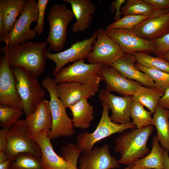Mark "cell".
Returning a JSON list of instances; mask_svg holds the SVG:
<instances>
[{
	"label": "cell",
	"instance_id": "50",
	"mask_svg": "<svg viewBox=\"0 0 169 169\" xmlns=\"http://www.w3.org/2000/svg\"><path fill=\"white\" fill-rule=\"evenodd\" d=\"M144 169H151L147 168H146L144 167Z\"/></svg>",
	"mask_w": 169,
	"mask_h": 169
},
{
	"label": "cell",
	"instance_id": "16",
	"mask_svg": "<svg viewBox=\"0 0 169 169\" xmlns=\"http://www.w3.org/2000/svg\"><path fill=\"white\" fill-rule=\"evenodd\" d=\"M100 75L101 81L106 83L105 89L107 91L116 92L123 96H132L141 85L136 81L127 79L110 66H103Z\"/></svg>",
	"mask_w": 169,
	"mask_h": 169
},
{
	"label": "cell",
	"instance_id": "8",
	"mask_svg": "<svg viewBox=\"0 0 169 169\" xmlns=\"http://www.w3.org/2000/svg\"><path fill=\"white\" fill-rule=\"evenodd\" d=\"M38 15L37 1L28 0L12 29L5 37H0V41L11 47L33 39L37 34L31 29L30 27L33 22H37Z\"/></svg>",
	"mask_w": 169,
	"mask_h": 169
},
{
	"label": "cell",
	"instance_id": "15",
	"mask_svg": "<svg viewBox=\"0 0 169 169\" xmlns=\"http://www.w3.org/2000/svg\"><path fill=\"white\" fill-rule=\"evenodd\" d=\"M0 104L18 107L23 109L22 101L17 90L14 77L7 58L4 55L0 63Z\"/></svg>",
	"mask_w": 169,
	"mask_h": 169
},
{
	"label": "cell",
	"instance_id": "9",
	"mask_svg": "<svg viewBox=\"0 0 169 169\" xmlns=\"http://www.w3.org/2000/svg\"><path fill=\"white\" fill-rule=\"evenodd\" d=\"M101 64L86 63L85 59L77 61L63 67L54 76L57 84L75 82L86 84H100V72L103 66Z\"/></svg>",
	"mask_w": 169,
	"mask_h": 169
},
{
	"label": "cell",
	"instance_id": "20",
	"mask_svg": "<svg viewBox=\"0 0 169 169\" xmlns=\"http://www.w3.org/2000/svg\"><path fill=\"white\" fill-rule=\"evenodd\" d=\"M69 3L76 21L72 25L75 33L84 32L90 27L96 8L90 0H64Z\"/></svg>",
	"mask_w": 169,
	"mask_h": 169
},
{
	"label": "cell",
	"instance_id": "49",
	"mask_svg": "<svg viewBox=\"0 0 169 169\" xmlns=\"http://www.w3.org/2000/svg\"><path fill=\"white\" fill-rule=\"evenodd\" d=\"M168 117L169 118V109L168 110Z\"/></svg>",
	"mask_w": 169,
	"mask_h": 169
},
{
	"label": "cell",
	"instance_id": "19",
	"mask_svg": "<svg viewBox=\"0 0 169 169\" xmlns=\"http://www.w3.org/2000/svg\"><path fill=\"white\" fill-rule=\"evenodd\" d=\"M136 61L133 55L125 53L110 66L114 68L128 79L136 81L144 86L155 88L154 81L146 74L135 67Z\"/></svg>",
	"mask_w": 169,
	"mask_h": 169
},
{
	"label": "cell",
	"instance_id": "42",
	"mask_svg": "<svg viewBox=\"0 0 169 169\" xmlns=\"http://www.w3.org/2000/svg\"><path fill=\"white\" fill-rule=\"evenodd\" d=\"M169 152L165 150L163 155V166L164 169H169Z\"/></svg>",
	"mask_w": 169,
	"mask_h": 169
},
{
	"label": "cell",
	"instance_id": "34",
	"mask_svg": "<svg viewBox=\"0 0 169 169\" xmlns=\"http://www.w3.org/2000/svg\"><path fill=\"white\" fill-rule=\"evenodd\" d=\"M135 67L148 75L155 83L156 88L165 91L169 88V73L161 70L144 67L136 63Z\"/></svg>",
	"mask_w": 169,
	"mask_h": 169
},
{
	"label": "cell",
	"instance_id": "30",
	"mask_svg": "<svg viewBox=\"0 0 169 169\" xmlns=\"http://www.w3.org/2000/svg\"><path fill=\"white\" fill-rule=\"evenodd\" d=\"M152 113L146 110L140 103L132 101L130 109V115L132 119V123L137 129L153 125Z\"/></svg>",
	"mask_w": 169,
	"mask_h": 169
},
{
	"label": "cell",
	"instance_id": "5",
	"mask_svg": "<svg viewBox=\"0 0 169 169\" xmlns=\"http://www.w3.org/2000/svg\"><path fill=\"white\" fill-rule=\"evenodd\" d=\"M101 103L103 107L102 115L95 130L91 133L83 131L76 138V145L82 152L91 150L95 144L113 134L123 133L126 130L136 127L132 122L124 124L113 122L109 115V109L108 105L105 102Z\"/></svg>",
	"mask_w": 169,
	"mask_h": 169
},
{
	"label": "cell",
	"instance_id": "38",
	"mask_svg": "<svg viewBox=\"0 0 169 169\" xmlns=\"http://www.w3.org/2000/svg\"><path fill=\"white\" fill-rule=\"evenodd\" d=\"M151 5L156 11L169 9V0H144Z\"/></svg>",
	"mask_w": 169,
	"mask_h": 169
},
{
	"label": "cell",
	"instance_id": "45",
	"mask_svg": "<svg viewBox=\"0 0 169 169\" xmlns=\"http://www.w3.org/2000/svg\"><path fill=\"white\" fill-rule=\"evenodd\" d=\"M11 161L8 160L2 163H0V169H9Z\"/></svg>",
	"mask_w": 169,
	"mask_h": 169
},
{
	"label": "cell",
	"instance_id": "4",
	"mask_svg": "<svg viewBox=\"0 0 169 169\" xmlns=\"http://www.w3.org/2000/svg\"><path fill=\"white\" fill-rule=\"evenodd\" d=\"M56 83L54 79L47 76L43 79L41 85L48 91L50 96L49 106L52 124L48 135L51 139L61 136H71L74 133L72 119L68 115L66 107L58 97L56 90Z\"/></svg>",
	"mask_w": 169,
	"mask_h": 169
},
{
	"label": "cell",
	"instance_id": "7",
	"mask_svg": "<svg viewBox=\"0 0 169 169\" xmlns=\"http://www.w3.org/2000/svg\"><path fill=\"white\" fill-rule=\"evenodd\" d=\"M74 17L66 5L58 3L51 7L47 16L49 30L46 40L50 49L58 52L63 49L67 27Z\"/></svg>",
	"mask_w": 169,
	"mask_h": 169
},
{
	"label": "cell",
	"instance_id": "46",
	"mask_svg": "<svg viewBox=\"0 0 169 169\" xmlns=\"http://www.w3.org/2000/svg\"><path fill=\"white\" fill-rule=\"evenodd\" d=\"M144 167L135 164L130 165V167L129 169H144Z\"/></svg>",
	"mask_w": 169,
	"mask_h": 169
},
{
	"label": "cell",
	"instance_id": "10",
	"mask_svg": "<svg viewBox=\"0 0 169 169\" xmlns=\"http://www.w3.org/2000/svg\"><path fill=\"white\" fill-rule=\"evenodd\" d=\"M96 40L87 59L89 63L110 66L122 56L124 53L120 46L99 28L96 31Z\"/></svg>",
	"mask_w": 169,
	"mask_h": 169
},
{
	"label": "cell",
	"instance_id": "36",
	"mask_svg": "<svg viewBox=\"0 0 169 169\" xmlns=\"http://www.w3.org/2000/svg\"><path fill=\"white\" fill-rule=\"evenodd\" d=\"M49 2L48 0H38L37 1L38 15L37 24L33 29L37 34L40 35L44 32V28L45 24L44 15L47 6Z\"/></svg>",
	"mask_w": 169,
	"mask_h": 169
},
{
	"label": "cell",
	"instance_id": "23",
	"mask_svg": "<svg viewBox=\"0 0 169 169\" xmlns=\"http://www.w3.org/2000/svg\"><path fill=\"white\" fill-rule=\"evenodd\" d=\"M28 0H1L3 7V36L11 31L17 20L22 13Z\"/></svg>",
	"mask_w": 169,
	"mask_h": 169
},
{
	"label": "cell",
	"instance_id": "12",
	"mask_svg": "<svg viewBox=\"0 0 169 169\" xmlns=\"http://www.w3.org/2000/svg\"><path fill=\"white\" fill-rule=\"evenodd\" d=\"M105 31L124 53L131 54L136 52L155 53L156 48L154 43L141 38L132 30L110 29L106 28Z\"/></svg>",
	"mask_w": 169,
	"mask_h": 169
},
{
	"label": "cell",
	"instance_id": "40",
	"mask_svg": "<svg viewBox=\"0 0 169 169\" xmlns=\"http://www.w3.org/2000/svg\"><path fill=\"white\" fill-rule=\"evenodd\" d=\"M9 129L2 128L0 130V151H5L7 142V135Z\"/></svg>",
	"mask_w": 169,
	"mask_h": 169
},
{
	"label": "cell",
	"instance_id": "18",
	"mask_svg": "<svg viewBox=\"0 0 169 169\" xmlns=\"http://www.w3.org/2000/svg\"><path fill=\"white\" fill-rule=\"evenodd\" d=\"M141 38L148 40L160 38L169 33V12L149 18L132 29Z\"/></svg>",
	"mask_w": 169,
	"mask_h": 169
},
{
	"label": "cell",
	"instance_id": "41",
	"mask_svg": "<svg viewBox=\"0 0 169 169\" xmlns=\"http://www.w3.org/2000/svg\"><path fill=\"white\" fill-rule=\"evenodd\" d=\"M159 105L163 109H169V88L165 91L164 95L160 99Z\"/></svg>",
	"mask_w": 169,
	"mask_h": 169
},
{
	"label": "cell",
	"instance_id": "24",
	"mask_svg": "<svg viewBox=\"0 0 169 169\" xmlns=\"http://www.w3.org/2000/svg\"><path fill=\"white\" fill-rule=\"evenodd\" d=\"M88 100L83 99L69 108L72 113V123L75 128H88L94 119L93 108Z\"/></svg>",
	"mask_w": 169,
	"mask_h": 169
},
{
	"label": "cell",
	"instance_id": "39",
	"mask_svg": "<svg viewBox=\"0 0 169 169\" xmlns=\"http://www.w3.org/2000/svg\"><path fill=\"white\" fill-rule=\"evenodd\" d=\"M125 0H116L113 1L110 6V10L111 12L115 14L114 19L115 21L120 19L121 15V8L122 5L125 3Z\"/></svg>",
	"mask_w": 169,
	"mask_h": 169
},
{
	"label": "cell",
	"instance_id": "44",
	"mask_svg": "<svg viewBox=\"0 0 169 169\" xmlns=\"http://www.w3.org/2000/svg\"><path fill=\"white\" fill-rule=\"evenodd\" d=\"M8 160V158L5 151H0V163L4 162Z\"/></svg>",
	"mask_w": 169,
	"mask_h": 169
},
{
	"label": "cell",
	"instance_id": "13",
	"mask_svg": "<svg viewBox=\"0 0 169 169\" xmlns=\"http://www.w3.org/2000/svg\"><path fill=\"white\" fill-rule=\"evenodd\" d=\"M100 84H86L75 82L58 84L56 90L58 97L66 108L84 98L94 96L99 91Z\"/></svg>",
	"mask_w": 169,
	"mask_h": 169
},
{
	"label": "cell",
	"instance_id": "35",
	"mask_svg": "<svg viewBox=\"0 0 169 169\" xmlns=\"http://www.w3.org/2000/svg\"><path fill=\"white\" fill-rule=\"evenodd\" d=\"M82 152L73 143H68L62 147L61 156L67 163L68 169H77L78 160Z\"/></svg>",
	"mask_w": 169,
	"mask_h": 169
},
{
	"label": "cell",
	"instance_id": "21",
	"mask_svg": "<svg viewBox=\"0 0 169 169\" xmlns=\"http://www.w3.org/2000/svg\"><path fill=\"white\" fill-rule=\"evenodd\" d=\"M33 138L44 131L48 132L52 128V118L49 102L43 99L38 105L34 112L25 118Z\"/></svg>",
	"mask_w": 169,
	"mask_h": 169
},
{
	"label": "cell",
	"instance_id": "6",
	"mask_svg": "<svg viewBox=\"0 0 169 169\" xmlns=\"http://www.w3.org/2000/svg\"><path fill=\"white\" fill-rule=\"evenodd\" d=\"M4 151L11 161L22 153L41 157V150L31 135L25 119H20L9 129Z\"/></svg>",
	"mask_w": 169,
	"mask_h": 169
},
{
	"label": "cell",
	"instance_id": "47",
	"mask_svg": "<svg viewBox=\"0 0 169 169\" xmlns=\"http://www.w3.org/2000/svg\"><path fill=\"white\" fill-rule=\"evenodd\" d=\"M169 61V51L161 57Z\"/></svg>",
	"mask_w": 169,
	"mask_h": 169
},
{
	"label": "cell",
	"instance_id": "32",
	"mask_svg": "<svg viewBox=\"0 0 169 169\" xmlns=\"http://www.w3.org/2000/svg\"><path fill=\"white\" fill-rule=\"evenodd\" d=\"M21 108L0 104V125L2 128L10 129L22 116Z\"/></svg>",
	"mask_w": 169,
	"mask_h": 169
},
{
	"label": "cell",
	"instance_id": "3",
	"mask_svg": "<svg viewBox=\"0 0 169 169\" xmlns=\"http://www.w3.org/2000/svg\"><path fill=\"white\" fill-rule=\"evenodd\" d=\"M15 78L18 93L26 117L32 114L45 96L44 90L37 77L19 67L10 66Z\"/></svg>",
	"mask_w": 169,
	"mask_h": 169
},
{
	"label": "cell",
	"instance_id": "48",
	"mask_svg": "<svg viewBox=\"0 0 169 169\" xmlns=\"http://www.w3.org/2000/svg\"><path fill=\"white\" fill-rule=\"evenodd\" d=\"M130 167V165L128 166H127L125 167L123 169H129Z\"/></svg>",
	"mask_w": 169,
	"mask_h": 169
},
{
	"label": "cell",
	"instance_id": "29",
	"mask_svg": "<svg viewBox=\"0 0 169 169\" xmlns=\"http://www.w3.org/2000/svg\"><path fill=\"white\" fill-rule=\"evenodd\" d=\"M132 54L141 66L169 73V61L164 58L153 57L149 54L143 52H136Z\"/></svg>",
	"mask_w": 169,
	"mask_h": 169
},
{
	"label": "cell",
	"instance_id": "17",
	"mask_svg": "<svg viewBox=\"0 0 169 169\" xmlns=\"http://www.w3.org/2000/svg\"><path fill=\"white\" fill-rule=\"evenodd\" d=\"M99 97L101 102L106 103L111 111L110 117L113 122L120 124L131 122L130 109L132 101V96H119L115 95L105 89L100 90Z\"/></svg>",
	"mask_w": 169,
	"mask_h": 169
},
{
	"label": "cell",
	"instance_id": "37",
	"mask_svg": "<svg viewBox=\"0 0 169 169\" xmlns=\"http://www.w3.org/2000/svg\"><path fill=\"white\" fill-rule=\"evenodd\" d=\"M151 41L156 46L155 54L157 57H161L169 51V33L160 38Z\"/></svg>",
	"mask_w": 169,
	"mask_h": 169
},
{
	"label": "cell",
	"instance_id": "25",
	"mask_svg": "<svg viewBox=\"0 0 169 169\" xmlns=\"http://www.w3.org/2000/svg\"><path fill=\"white\" fill-rule=\"evenodd\" d=\"M165 91L156 88H152L140 85L132 96V101L138 102L147 108L153 114L159 105L161 98Z\"/></svg>",
	"mask_w": 169,
	"mask_h": 169
},
{
	"label": "cell",
	"instance_id": "11",
	"mask_svg": "<svg viewBox=\"0 0 169 169\" xmlns=\"http://www.w3.org/2000/svg\"><path fill=\"white\" fill-rule=\"evenodd\" d=\"M97 38L96 31L90 38L76 41L68 49L56 53L49 52L46 54L47 59L53 61L55 67L53 71L54 76L66 64L79 60L86 59L93 48Z\"/></svg>",
	"mask_w": 169,
	"mask_h": 169
},
{
	"label": "cell",
	"instance_id": "1",
	"mask_svg": "<svg viewBox=\"0 0 169 169\" xmlns=\"http://www.w3.org/2000/svg\"><path fill=\"white\" fill-rule=\"evenodd\" d=\"M48 43L27 41L9 47H1L2 52L7 58L10 66L21 67L37 78L44 72L47 60L46 54L51 50L48 49Z\"/></svg>",
	"mask_w": 169,
	"mask_h": 169
},
{
	"label": "cell",
	"instance_id": "28",
	"mask_svg": "<svg viewBox=\"0 0 169 169\" xmlns=\"http://www.w3.org/2000/svg\"><path fill=\"white\" fill-rule=\"evenodd\" d=\"M169 12V9L157 10L150 16L129 15L124 16L109 24L107 28L110 29L123 28L132 29L143 21L151 18L157 17Z\"/></svg>",
	"mask_w": 169,
	"mask_h": 169
},
{
	"label": "cell",
	"instance_id": "22",
	"mask_svg": "<svg viewBox=\"0 0 169 169\" xmlns=\"http://www.w3.org/2000/svg\"><path fill=\"white\" fill-rule=\"evenodd\" d=\"M48 132L43 131L33 138L41 152L40 160L44 169H68L66 161L54 151Z\"/></svg>",
	"mask_w": 169,
	"mask_h": 169
},
{
	"label": "cell",
	"instance_id": "43",
	"mask_svg": "<svg viewBox=\"0 0 169 169\" xmlns=\"http://www.w3.org/2000/svg\"><path fill=\"white\" fill-rule=\"evenodd\" d=\"M3 6L1 5L0 4V37H3Z\"/></svg>",
	"mask_w": 169,
	"mask_h": 169
},
{
	"label": "cell",
	"instance_id": "27",
	"mask_svg": "<svg viewBox=\"0 0 169 169\" xmlns=\"http://www.w3.org/2000/svg\"><path fill=\"white\" fill-rule=\"evenodd\" d=\"M152 142L150 152L144 157L136 160L133 164L151 169H164L163 157L165 149L160 145L156 136H153Z\"/></svg>",
	"mask_w": 169,
	"mask_h": 169
},
{
	"label": "cell",
	"instance_id": "33",
	"mask_svg": "<svg viewBox=\"0 0 169 169\" xmlns=\"http://www.w3.org/2000/svg\"><path fill=\"white\" fill-rule=\"evenodd\" d=\"M9 169H44L40 158L28 153L19 155L11 161Z\"/></svg>",
	"mask_w": 169,
	"mask_h": 169
},
{
	"label": "cell",
	"instance_id": "14",
	"mask_svg": "<svg viewBox=\"0 0 169 169\" xmlns=\"http://www.w3.org/2000/svg\"><path fill=\"white\" fill-rule=\"evenodd\" d=\"M79 169H112L120 167L119 161L110 154L109 146L104 144L83 152Z\"/></svg>",
	"mask_w": 169,
	"mask_h": 169
},
{
	"label": "cell",
	"instance_id": "31",
	"mask_svg": "<svg viewBox=\"0 0 169 169\" xmlns=\"http://www.w3.org/2000/svg\"><path fill=\"white\" fill-rule=\"evenodd\" d=\"M156 11L150 4L144 0H128L121 8V15H129L150 16Z\"/></svg>",
	"mask_w": 169,
	"mask_h": 169
},
{
	"label": "cell",
	"instance_id": "26",
	"mask_svg": "<svg viewBox=\"0 0 169 169\" xmlns=\"http://www.w3.org/2000/svg\"><path fill=\"white\" fill-rule=\"evenodd\" d=\"M153 125L156 130V137L162 147L169 152V121L168 110L159 105L153 114Z\"/></svg>",
	"mask_w": 169,
	"mask_h": 169
},
{
	"label": "cell",
	"instance_id": "2",
	"mask_svg": "<svg viewBox=\"0 0 169 169\" xmlns=\"http://www.w3.org/2000/svg\"><path fill=\"white\" fill-rule=\"evenodd\" d=\"M122 133L115 141L114 150L120 153V164L129 165L147 154L150 149L147 146L149 136L154 131L153 125L135 128Z\"/></svg>",
	"mask_w": 169,
	"mask_h": 169
}]
</instances>
